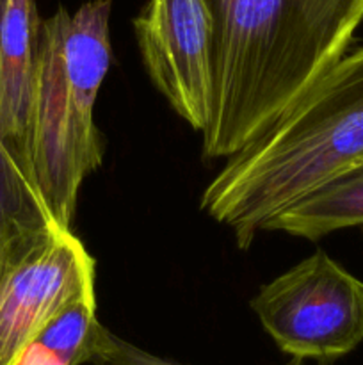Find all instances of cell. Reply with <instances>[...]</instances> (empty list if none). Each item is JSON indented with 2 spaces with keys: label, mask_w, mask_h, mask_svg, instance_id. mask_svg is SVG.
<instances>
[{
  "label": "cell",
  "mask_w": 363,
  "mask_h": 365,
  "mask_svg": "<svg viewBox=\"0 0 363 365\" xmlns=\"http://www.w3.org/2000/svg\"><path fill=\"white\" fill-rule=\"evenodd\" d=\"M214 100L203 159H228L294 107L342 57L363 0H205Z\"/></svg>",
  "instance_id": "obj_1"
},
{
  "label": "cell",
  "mask_w": 363,
  "mask_h": 365,
  "mask_svg": "<svg viewBox=\"0 0 363 365\" xmlns=\"http://www.w3.org/2000/svg\"><path fill=\"white\" fill-rule=\"evenodd\" d=\"M363 163V46L347 52L294 107L228 157L199 207L248 250L263 223Z\"/></svg>",
  "instance_id": "obj_2"
},
{
  "label": "cell",
  "mask_w": 363,
  "mask_h": 365,
  "mask_svg": "<svg viewBox=\"0 0 363 365\" xmlns=\"http://www.w3.org/2000/svg\"><path fill=\"white\" fill-rule=\"evenodd\" d=\"M112 0L59 7L39 21L28 148L38 185L57 223L70 228L78 189L103 160L95 103L112 63Z\"/></svg>",
  "instance_id": "obj_3"
},
{
  "label": "cell",
  "mask_w": 363,
  "mask_h": 365,
  "mask_svg": "<svg viewBox=\"0 0 363 365\" xmlns=\"http://www.w3.org/2000/svg\"><path fill=\"white\" fill-rule=\"evenodd\" d=\"M251 309L292 359L331 365L363 342V282L322 250L262 285Z\"/></svg>",
  "instance_id": "obj_4"
},
{
  "label": "cell",
  "mask_w": 363,
  "mask_h": 365,
  "mask_svg": "<svg viewBox=\"0 0 363 365\" xmlns=\"http://www.w3.org/2000/svg\"><path fill=\"white\" fill-rule=\"evenodd\" d=\"M134 32L149 81L203 134L214 100V21L205 0H148Z\"/></svg>",
  "instance_id": "obj_5"
},
{
  "label": "cell",
  "mask_w": 363,
  "mask_h": 365,
  "mask_svg": "<svg viewBox=\"0 0 363 365\" xmlns=\"http://www.w3.org/2000/svg\"><path fill=\"white\" fill-rule=\"evenodd\" d=\"M95 277V259L70 228L25 257L0 284V365H16L57 314L96 296Z\"/></svg>",
  "instance_id": "obj_6"
},
{
  "label": "cell",
  "mask_w": 363,
  "mask_h": 365,
  "mask_svg": "<svg viewBox=\"0 0 363 365\" xmlns=\"http://www.w3.org/2000/svg\"><path fill=\"white\" fill-rule=\"evenodd\" d=\"M66 228L46 203L31 155L0 127V284L34 250Z\"/></svg>",
  "instance_id": "obj_7"
},
{
  "label": "cell",
  "mask_w": 363,
  "mask_h": 365,
  "mask_svg": "<svg viewBox=\"0 0 363 365\" xmlns=\"http://www.w3.org/2000/svg\"><path fill=\"white\" fill-rule=\"evenodd\" d=\"M39 21L36 0H0V127L28 155Z\"/></svg>",
  "instance_id": "obj_8"
},
{
  "label": "cell",
  "mask_w": 363,
  "mask_h": 365,
  "mask_svg": "<svg viewBox=\"0 0 363 365\" xmlns=\"http://www.w3.org/2000/svg\"><path fill=\"white\" fill-rule=\"evenodd\" d=\"M363 227V163L335 175L263 223L262 232L317 239L344 228Z\"/></svg>",
  "instance_id": "obj_9"
},
{
  "label": "cell",
  "mask_w": 363,
  "mask_h": 365,
  "mask_svg": "<svg viewBox=\"0 0 363 365\" xmlns=\"http://www.w3.org/2000/svg\"><path fill=\"white\" fill-rule=\"evenodd\" d=\"M112 331L96 316V296H88L57 314L34 339L64 365L95 364L109 346Z\"/></svg>",
  "instance_id": "obj_10"
},
{
  "label": "cell",
  "mask_w": 363,
  "mask_h": 365,
  "mask_svg": "<svg viewBox=\"0 0 363 365\" xmlns=\"http://www.w3.org/2000/svg\"><path fill=\"white\" fill-rule=\"evenodd\" d=\"M93 365H178L164 360L160 356L152 355V353L144 351V349L137 348V346L130 344V342L123 341L117 335L112 334L109 346L105 351L102 353L98 360ZM285 365H306L305 360L292 359L290 362Z\"/></svg>",
  "instance_id": "obj_11"
},
{
  "label": "cell",
  "mask_w": 363,
  "mask_h": 365,
  "mask_svg": "<svg viewBox=\"0 0 363 365\" xmlns=\"http://www.w3.org/2000/svg\"><path fill=\"white\" fill-rule=\"evenodd\" d=\"M16 365H64L53 355L50 349H46L45 346H41L39 342L32 341L27 348L23 349V353L18 359Z\"/></svg>",
  "instance_id": "obj_12"
}]
</instances>
